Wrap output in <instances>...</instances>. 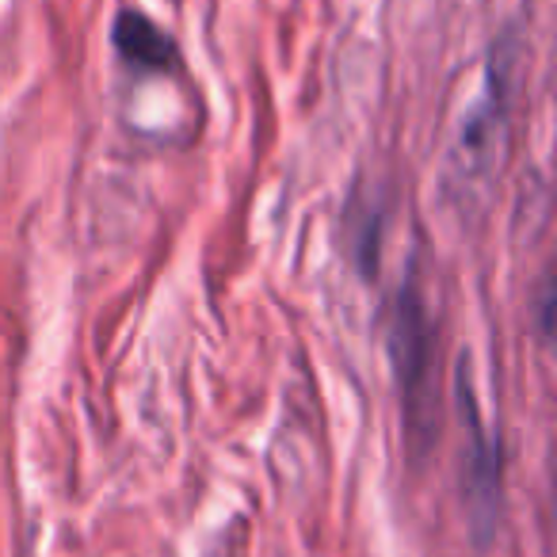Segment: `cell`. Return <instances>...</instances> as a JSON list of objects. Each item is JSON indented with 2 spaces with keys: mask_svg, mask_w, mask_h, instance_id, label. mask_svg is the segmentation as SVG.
Wrapping results in <instances>:
<instances>
[{
  "mask_svg": "<svg viewBox=\"0 0 557 557\" xmlns=\"http://www.w3.org/2000/svg\"><path fill=\"white\" fill-rule=\"evenodd\" d=\"M386 329L389 371L401 394L405 435H409L412 455H420L440 432V394H435V325L412 278L397 287Z\"/></svg>",
  "mask_w": 557,
  "mask_h": 557,
  "instance_id": "6da1fadb",
  "label": "cell"
},
{
  "mask_svg": "<svg viewBox=\"0 0 557 557\" xmlns=\"http://www.w3.org/2000/svg\"><path fill=\"white\" fill-rule=\"evenodd\" d=\"M500 77L496 85H488V92L481 96V103L470 111V119L462 123V138H458V161L466 169H478V164H488V149H493V134L500 126L504 111H500Z\"/></svg>",
  "mask_w": 557,
  "mask_h": 557,
  "instance_id": "277c9868",
  "label": "cell"
},
{
  "mask_svg": "<svg viewBox=\"0 0 557 557\" xmlns=\"http://www.w3.org/2000/svg\"><path fill=\"white\" fill-rule=\"evenodd\" d=\"M470 379H473L470 359L462 356L455 371V401H458L462 428H466L462 488H466V508H470V519H473V534L485 542L496 523V511H500V440L488 432Z\"/></svg>",
  "mask_w": 557,
  "mask_h": 557,
  "instance_id": "7a4b0ae2",
  "label": "cell"
},
{
  "mask_svg": "<svg viewBox=\"0 0 557 557\" xmlns=\"http://www.w3.org/2000/svg\"><path fill=\"white\" fill-rule=\"evenodd\" d=\"M119 58L138 73H180V50L161 27L141 12H119L111 32Z\"/></svg>",
  "mask_w": 557,
  "mask_h": 557,
  "instance_id": "3957f363",
  "label": "cell"
}]
</instances>
